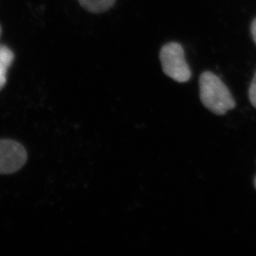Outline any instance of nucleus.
I'll list each match as a JSON object with an SVG mask.
<instances>
[{"instance_id": "20e7f679", "label": "nucleus", "mask_w": 256, "mask_h": 256, "mask_svg": "<svg viewBox=\"0 0 256 256\" xmlns=\"http://www.w3.org/2000/svg\"><path fill=\"white\" fill-rule=\"evenodd\" d=\"M14 52L5 45H0V92L7 83L8 72L14 60Z\"/></svg>"}, {"instance_id": "0eeeda50", "label": "nucleus", "mask_w": 256, "mask_h": 256, "mask_svg": "<svg viewBox=\"0 0 256 256\" xmlns=\"http://www.w3.org/2000/svg\"><path fill=\"white\" fill-rule=\"evenodd\" d=\"M252 36H253V39H254V42L256 44V18L254 20L253 24H252Z\"/></svg>"}, {"instance_id": "f03ea898", "label": "nucleus", "mask_w": 256, "mask_h": 256, "mask_svg": "<svg viewBox=\"0 0 256 256\" xmlns=\"http://www.w3.org/2000/svg\"><path fill=\"white\" fill-rule=\"evenodd\" d=\"M160 60L165 75L176 82H188L192 78V72L185 59L184 49L181 44L170 42L162 46Z\"/></svg>"}, {"instance_id": "39448f33", "label": "nucleus", "mask_w": 256, "mask_h": 256, "mask_svg": "<svg viewBox=\"0 0 256 256\" xmlns=\"http://www.w3.org/2000/svg\"><path fill=\"white\" fill-rule=\"evenodd\" d=\"M80 4L88 12L102 14L110 10L116 0H78Z\"/></svg>"}, {"instance_id": "7ed1b4c3", "label": "nucleus", "mask_w": 256, "mask_h": 256, "mask_svg": "<svg viewBox=\"0 0 256 256\" xmlns=\"http://www.w3.org/2000/svg\"><path fill=\"white\" fill-rule=\"evenodd\" d=\"M24 147L12 140H0V174H12L21 170L27 162Z\"/></svg>"}, {"instance_id": "423d86ee", "label": "nucleus", "mask_w": 256, "mask_h": 256, "mask_svg": "<svg viewBox=\"0 0 256 256\" xmlns=\"http://www.w3.org/2000/svg\"><path fill=\"white\" fill-rule=\"evenodd\" d=\"M249 97L250 103L256 109V73L252 80V85L250 86Z\"/></svg>"}, {"instance_id": "6e6552de", "label": "nucleus", "mask_w": 256, "mask_h": 256, "mask_svg": "<svg viewBox=\"0 0 256 256\" xmlns=\"http://www.w3.org/2000/svg\"><path fill=\"white\" fill-rule=\"evenodd\" d=\"M2 27H1V25H0V38H1V36H2Z\"/></svg>"}, {"instance_id": "1a4fd4ad", "label": "nucleus", "mask_w": 256, "mask_h": 256, "mask_svg": "<svg viewBox=\"0 0 256 256\" xmlns=\"http://www.w3.org/2000/svg\"><path fill=\"white\" fill-rule=\"evenodd\" d=\"M254 188H256V179H254Z\"/></svg>"}, {"instance_id": "f257e3e1", "label": "nucleus", "mask_w": 256, "mask_h": 256, "mask_svg": "<svg viewBox=\"0 0 256 256\" xmlns=\"http://www.w3.org/2000/svg\"><path fill=\"white\" fill-rule=\"evenodd\" d=\"M199 84L202 103L213 114L225 116L236 106V102L228 87L214 73H202Z\"/></svg>"}]
</instances>
